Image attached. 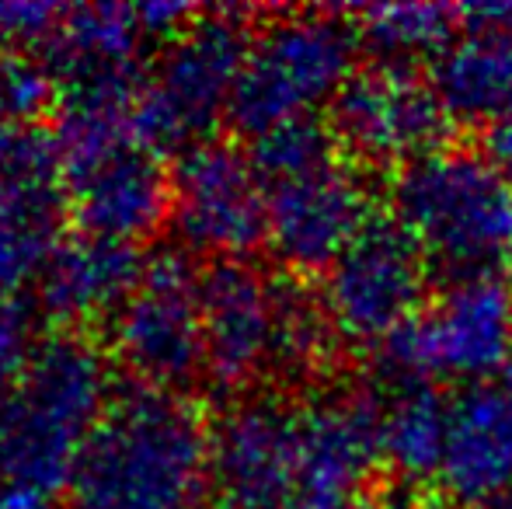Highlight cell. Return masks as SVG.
Returning <instances> with one entry per match:
<instances>
[{
    "label": "cell",
    "mask_w": 512,
    "mask_h": 509,
    "mask_svg": "<svg viewBox=\"0 0 512 509\" xmlns=\"http://www.w3.org/2000/svg\"><path fill=\"white\" fill-rule=\"evenodd\" d=\"M300 408L248 394L213 419V489L230 509H290L300 492Z\"/></svg>",
    "instance_id": "7c38bea8"
},
{
    "label": "cell",
    "mask_w": 512,
    "mask_h": 509,
    "mask_svg": "<svg viewBox=\"0 0 512 509\" xmlns=\"http://www.w3.org/2000/svg\"><path fill=\"white\" fill-rule=\"evenodd\" d=\"M115 384L95 335H42L0 401V482L60 499Z\"/></svg>",
    "instance_id": "7a4b0ae2"
},
{
    "label": "cell",
    "mask_w": 512,
    "mask_h": 509,
    "mask_svg": "<svg viewBox=\"0 0 512 509\" xmlns=\"http://www.w3.org/2000/svg\"><path fill=\"white\" fill-rule=\"evenodd\" d=\"M415 509H436V506H415Z\"/></svg>",
    "instance_id": "4dcf8cb0"
},
{
    "label": "cell",
    "mask_w": 512,
    "mask_h": 509,
    "mask_svg": "<svg viewBox=\"0 0 512 509\" xmlns=\"http://www.w3.org/2000/svg\"><path fill=\"white\" fill-rule=\"evenodd\" d=\"M147 42L136 7L126 4H84L67 7L56 32L35 49L42 67L53 81L77 67L91 63H129L143 60L140 49Z\"/></svg>",
    "instance_id": "44dd1931"
},
{
    "label": "cell",
    "mask_w": 512,
    "mask_h": 509,
    "mask_svg": "<svg viewBox=\"0 0 512 509\" xmlns=\"http://www.w3.org/2000/svg\"><path fill=\"white\" fill-rule=\"evenodd\" d=\"M338 154H342V147H338L331 126L317 123V119L276 126L269 133L255 136V143H251V161H255L265 185L317 168V164L331 161Z\"/></svg>",
    "instance_id": "cb8c5ba5"
},
{
    "label": "cell",
    "mask_w": 512,
    "mask_h": 509,
    "mask_svg": "<svg viewBox=\"0 0 512 509\" xmlns=\"http://www.w3.org/2000/svg\"><path fill=\"white\" fill-rule=\"evenodd\" d=\"M391 217L453 279L488 276L512 255V182L481 150L443 147L401 168Z\"/></svg>",
    "instance_id": "3957f363"
},
{
    "label": "cell",
    "mask_w": 512,
    "mask_h": 509,
    "mask_svg": "<svg viewBox=\"0 0 512 509\" xmlns=\"http://www.w3.org/2000/svg\"><path fill=\"white\" fill-rule=\"evenodd\" d=\"M478 150L492 161V168L499 171L502 178H509L512 182V126L485 129V133H481Z\"/></svg>",
    "instance_id": "83f0119b"
},
{
    "label": "cell",
    "mask_w": 512,
    "mask_h": 509,
    "mask_svg": "<svg viewBox=\"0 0 512 509\" xmlns=\"http://www.w3.org/2000/svg\"><path fill=\"white\" fill-rule=\"evenodd\" d=\"M213 422L189 394L119 381L91 429L74 478V509H206Z\"/></svg>",
    "instance_id": "6da1fadb"
},
{
    "label": "cell",
    "mask_w": 512,
    "mask_h": 509,
    "mask_svg": "<svg viewBox=\"0 0 512 509\" xmlns=\"http://www.w3.org/2000/svg\"><path fill=\"white\" fill-rule=\"evenodd\" d=\"M446 116L485 129L512 126V28H467L432 74Z\"/></svg>",
    "instance_id": "d6986e66"
},
{
    "label": "cell",
    "mask_w": 512,
    "mask_h": 509,
    "mask_svg": "<svg viewBox=\"0 0 512 509\" xmlns=\"http://www.w3.org/2000/svg\"><path fill=\"white\" fill-rule=\"evenodd\" d=\"M446 116L436 88L398 63L356 70L331 105L338 147L363 164L408 168L446 147Z\"/></svg>",
    "instance_id": "8fae6325"
},
{
    "label": "cell",
    "mask_w": 512,
    "mask_h": 509,
    "mask_svg": "<svg viewBox=\"0 0 512 509\" xmlns=\"http://www.w3.org/2000/svg\"><path fill=\"white\" fill-rule=\"evenodd\" d=\"M443 489L467 506L512 489V363L450 401Z\"/></svg>",
    "instance_id": "e0dca14e"
},
{
    "label": "cell",
    "mask_w": 512,
    "mask_h": 509,
    "mask_svg": "<svg viewBox=\"0 0 512 509\" xmlns=\"http://www.w3.org/2000/svg\"><path fill=\"white\" fill-rule=\"evenodd\" d=\"M203 381L227 398L244 394L276 360L279 279L248 262H209L199 279Z\"/></svg>",
    "instance_id": "5bb4252c"
},
{
    "label": "cell",
    "mask_w": 512,
    "mask_h": 509,
    "mask_svg": "<svg viewBox=\"0 0 512 509\" xmlns=\"http://www.w3.org/2000/svg\"><path fill=\"white\" fill-rule=\"evenodd\" d=\"M265 189L269 245L297 276H324L373 220L363 171L342 154Z\"/></svg>",
    "instance_id": "4fadbf2b"
},
{
    "label": "cell",
    "mask_w": 512,
    "mask_h": 509,
    "mask_svg": "<svg viewBox=\"0 0 512 509\" xmlns=\"http://www.w3.org/2000/svg\"><path fill=\"white\" fill-rule=\"evenodd\" d=\"M464 21V11L450 4H377L359 11V39L384 56V63L408 67L418 56H443L453 46V32Z\"/></svg>",
    "instance_id": "7402d4cb"
},
{
    "label": "cell",
    "mask_w": 512,
    "mask_h": 509,
    "mask_svg": "<svg viewBox=\"0 0 512 509\" xmlns=\"http://www.w3.org/2000/svg\"><path fill=\"white\" fill-rule=\"evenodd\" d=\"M304 471L297 496H352L370 492L384 461L380 401L366 391H338L300 408Z\"/></svg>",
    "instance_id": "ac0fdd59"
},
{
    "label": "cell",
    "mask_w": 512,
    "mask_h": 509,
    "mask_svg": "<svg viewBox=\"0 0 512 509\" xmlns=\"http://www.w3.org/2000/svg\"><path fill=\"white\" fill-rule=\"evenodd\" d=\"M338 332L321 307V297H310L293 279H279V325L272 374L304 381L328 367Z\"/></svg>",
    "instance_id": "603a6c76"
},
{
    "label": "cell",
    "mask_w": 512,
    "mask_h": 509,
    "mask_svg": "<svg viewBox=\"0 0 512 509\" xmlns=\"http://www.w3.org/2000/svg\"><path fill=\"white\" fill-rule=\"evenodd\" d=\"M290 509H384L377 492H352V496H297Z\"/></svg>",
    "instance_id": "f1b7e54d"
},
{
    "label": "cell",
    "mask_w": 512,
    "mask_h": 509,
    "mask_svg": "<svg viewBox=\"0 0 512 509\" xmlns=\"http://www.w3.org/2000/svg\"><path fill=\"white\" fill-rule=\"evenodd\" d=\"M70 192L53 129L0 133V297L39 283L67 238Z\"/></svg>",
    "instance_id": "30bf717a"
},
{
    "label": "cell",
    "mask_w": 512,
    "mask_h": 509,
    "mask_svg": "<svg viewBox=\"0 0 512 509\" xmlns=\"http://www.w3.org/2000/svg\"><path fill=\"white\" fill-rule=\"evenodd\" d=\"M171 227L178 245L213 262H244L269 245V189L251 154L199 140L171 164Z\"/></svg>",
    "instance_id": "ba28073f"
},
{
    "label": "cell",
    "mask_w": 512,
    "mask_h": 509,
    "mask_svg": "<svg viewBox=\"0 0 512 509\" xmlns=\"http://www.w3.org/2000/svg\"><path fill=\"white\" fill-rule=\"evenodd\" d=\"M77 231L140 245L171 224V168L140 143H126L67 185Z\"/></svg>",
    "instance_id": "2e32d148"
},
{
    "label": "cell",
    "mask_w": 512,
    "mask_h": 509,
    "mask_svg": "<svg viewBox=\"0 0 512 509\" xmlns=\"http://www.w3.org/2000/svg\"><path fill=\"white\" fill-rule=\"evenodd\" d=\"M359 32L338 11H290L258 28L230 102L237 133L314 119L356 77Z\"/></svg>",
    "instance_id": "5b68a950"
},
{
    "label": "cell",
    "mask_w": 512,
    "mask_h": 509,
    "mask_svg": "<svg viewBox=\"0 0 512 509\" xmlns=\"http://www.w3.org/2000/svg\"><path fill=\"white\" fill-rule=\"evenodd\" d=\"M199 279L189 248L164 245L147 255L140 286L108 328L112 356L133 381L189 394L206 377Z\"/></svg>",
    "instance_id": "52a82bcc"
},
{
    "label": "cell",
    "mask_w": 512,
    "mask_h": 509,
    "mask_svg": "<svg viewBox=\"0 0 512 509\" xmlns=\"http://www.w3.org/2000/svg\"><path fill=\"white\" fill-rule=\"evenodd\" d=\"M251 14L244 7H203L182 35L164 42L133 109L140 147L161 161L178 157L192 143L209 140L213 126L230 116L255 39Z\"/></svg>",
    "instance_id": "277c9868"
},
{
    "label": "cell",
    "mask_w": 512,
    "mask_h": 509,
    "mask_svg": "<svg viewBox=\"0 0 512 509\" xmlns=\"http://www.w3.org/2000/svg\"><path fill=\"white\" fill-rule=\"evenodd\" d=\"M512 363V286L502 276L450 279L425 311L380 346L387 384L485 381Z\"/></svg>",
    "instance_id": "8992f818"
},
{
    "label": "cell",
    "mask_w": 512,
    "mask_h": 509,
    "mask_svg": "<svg viewBox=\"0 0 512 509\" xmlns=\"http://www.w3.org/2000/svg\"><path fill=\"white\" fill-rule=\"evenodd\" d=\"M56 112V81L39 56L0 53V133L42 126Z\"/></svg>",
    "instance_id": "d4e9b609"
},
{
    "label": "cell",
    "mask_w": 512,
    "mask_h": 509,
    "mask_svg": "<svg viewBox=\"0 0 512 509\" xmlns=\"http://www.w3.org/2000/svg\"><path fill=\"white\" fill-rule=\"evenodd\" d=\"M63 4H32V0H0V53L39 49L63 21Z\"/></svg>",
    "instance_id": "4316f807"
},
{
    "label": "cell",
    "mask_w": 512,
    "mask_h": 509,
    "mask_svg": "<svg viewBox=\"0 0 512 509\" xmlns=\"http://www.w3.org/2000/svg\"><path fill=\"white\" fill-rule=\"evenodd\" d=\"M42 311L35 297H0V401L25 374L35 346L42 342Z\"/></svg>",
    "instance_id": "484cf974"
},
{
    "label": "cell",
    "mask_w": 512,
    "mask_h": 509,
    "mask_svg": "<svg viewBox=\"0 0 512 509\" xmlns=\"http://www.w3.org/2000/svg\"><path fill=\"white\" fill-rule=\"evenodd\" d=\"M471 509H512V489L499 492V496L485 499V503H478V506H471Z\"/></svg>",
    "instance_id": "f546056e"
},
{
    "label": "cell",
    "mask_w": 512,
    "mask_h": 509,
    "mask_svg": "<svg viewBox=\"0 0 512 509\" xmlns=\"http://www.w3.org/2000/svg\"><path fill=\"white\" fill-rule=\"evenodd\" d=\"M147 255L140 245L108 241L95 234H67L35 290L42 318L53 321L56 332H98L112 328L115 314L126 307L140 286Z\"/></svg>",
    "instance_id": "9a60e30c"
},
{
    "label": "cell",
    "mask_w": 512,
    "mask_h": 509,
    "mask_svg": "<svg viewBox=\"0 0 512 509\" xmlns=\"http://www.w3.org/2000/svg\"><path fill=\"white\" fill-rule=\"evenodd\" d=\"M425 255L394 217H373L324 272L321 307L338 339L384 346L422 307Z\"/></svg>",
    "instance_id": "9c48e42d"
},
{
    "label": "cell",
    "mask_w": 512,
    "mask_h": 509,
    "mask_svg": "<svg viewBox=\"0 0 512 509\" xmlns=\"http://www.w3.org/2000/svg\"><path fill=\"white\" fill-rule=\"evenodd\" d=\"M216 509H230V506H223V503H220V506H216Z\"/></svg>",
    "instance_id": "1f68e13d"
},
{
    "label": "cell",
    "mask_w": 512,
    "mask_h": 509,
    "mask_svg": "<svg viewBox=\"0 0 512 509\" xmlns=\"http://www.w3.org/2000/svg\"><path fill=\"white\" fill-rule=\"evenodd\" d=\"M380 401V450L384 464L408 485L443 475L450 443V401L432 384L401 381Z\"/></svg>",
    "instance_id": "ffe728a7"
}]
</instances>
